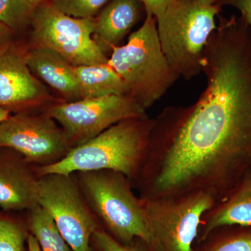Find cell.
Returning <instances> with one entry per match:
<instances>
[{"mask_svg":"<svg viewBox=\"0 0 251 251\" xmlns=\"http://www.w3.org/2000/svg\"><path fill=\"white\" fill-rule=\"evenodd\" d=\"M203 53L205 90L153 118L134 187L144 200L188 193L226 199L251 174V27L219 14Z\"/></svg>","mask_w":251,"mask_h":251,"instance_id":"obj_1","label":"cell"},{"mask_svg":"<svg viewBox=\"0 0 251 251\" xmlns=\"http://www.w3.org/2000/svg\"><path fill=\"white\" fill-rule=\"evenodd\" d=\"M154 123L148 116L128 119L112 126L93 139L75 147L52 166L36 168L39 176L79 172L112 171L122 173L134 185L148 153Z\"/></svg>","mask_w":251,"mask_h":251,"instance_id":"obj_2","label":"cell"},{"mask_svg":"<svg viewBox=\"0 0 251 251\" xmlns=\"http://www.w3.org/2000/svg\"><path fill=\"white\" fill-rule=\"evenodd\" d=\"M107 63L121 77L127 97L146 111L180 77L163 53L156 18L151 15L130 34L126 44L112 48Z\"/></svg>","mask_w":251,"mask_h":251,"instance_id":"obj_3","label":"cell"},{"mask_svg":"<svg viewBox=\"0 0 251 251\" xmlns=\"http://www.w3.org/2000/svg\"><path fill=\"white\" fill-rule=\"evenodd\" d=\"M81 192L103 230L122 244L151 243L143 201L130 179L112 171L74 173Z\"/></svg>","mask_w":251,"mask_h":251,"instance_id":"obj_4","label":"cell"},{"mask_svg":"<svg viewBox=\"0 0 251 251\" xmlns=\"http://www.w3.org/2000/svg\"><path fill=\"white\" fill-rule=\"evenodd\" d=\"M223 8L200 0H173L156 18L163 53L185 80L202 72L203 53Z\"/></svg>","mask_w":251,"mask_h":251,"instance_id":"obj_5","label":"cell"},{"mask_svg":"<svg viewBox=\"0 0 251 251\" xmlns=\"http://www.w3.org/2000/svg\"><path fill=\"white\" fill-rule=\"evenodd\" d=\"M151 251H194L202 216L216 204L203 192L144 200Z\"/></svg>","mask_w":251,"mask_h":251,"instance_id":"obj_6","label":"cell"},{"mask_svg":"<svg viewBox=\"0 0 251 251\" xmlns=\"http://www.w3.org/2000/svg\"><path fill=\"white\" fill-rule=\"evenodd\" d=\"M30 25L33 46L52 50L75 67L108 62L94 39V18L72 17L46 1L35 6Z\"/></svg>","mask_w":251,"mask_h":251,"instance_id":"obj_7","label":"cell"},{"mask_svg":"<svg viewBox=\"0 0 251 251\" xmlns=\"http://www.w3.org/2000/svg\"><path fill=\"white\" fill-rule=\"evenodd\" d=\"M38 203L53 219L73 251H94L92 236L102 228L74 174L40 176Z\"/></svg>","mask_w":251,"mask_h":251,"instance_id":"obj_8","label":"cell"},{"mask_svg":"<svg viewBox=\"0 0 251 251\" xmlns=\"http://www.w3.org/2000/svg\"><path fill=\"white\" fill-rule=\"evenodd\" d=\"M73 148L62 127L46 110L17 112L0 122V150L16 151L36 168L56 164Z\"/></svg>","mask_w":251,"mask_h":251,"instance_id":"obj_9","label":"cell"},{"mask_svg":"<svg viewBox=\"0 0 251 251\" xmlns=\"http://www.w3.org/2000/svg\"><path fill=\"white\" fill-rule=\"evenodd\" d=\"M46 111L62 127L74 148L119 122L148 116L146 110L126 95L62 102L50 105Z\"/></svg>","mask_w":251,"mask_h":251,"instance_id":"obj_10","label":"cell"},{"mask_svg":"<svg viewBox=\"0 0 251 251\" xmlns=\"http://www.w3.org/2000/svg\"><path fill=\"white\" fill-rule=\"evenodd\" d=\"M50 99L45 87L28 67L25 54L13 44L0 50V108L25 112Z\"/></svg>","mask_w":251,"mask_h":251,"instance_id":"obj_11","label":"cell"},{"mask_svg":"<svg viewBox=\"0 0 251 251\" xmlns=\"http://www.w3.org/2000/svg\"><path fill=\"white\" fill-rule=\"evenodd\" d=\"M39 174L21 154L0 155V207L29 211L39 204Z\"/></svg>","mask_w":251,"mask_h":251,"instance_id":"obj_12","label":"cell"},{"mask_svg":"<svg viewBox=\"0 0 251 251\" xmlns=\"http://www.w3.org/2000/svg\"><path fill=\"white\" fill-rule=\"evenodd\" d=\"M146 16L141 0H110L94 18L95 40L105 52L111 51Z\"/></svg>","mask_w":251,"mask_h":251,"instance_id":"obj_13","label":"cell"},{"mask_svg":"<svg viewBox=\"0 0 251 251\" xmlns=\"http://www.w3.org/2000/svg\"><path fill=\"white\" fill-rule=\"evenodd\" d=\"M25 59L31 73L60 94L65 102L82 99L75 66L60 54L46 48L33 46L25 53Z\"/></svg>","mask_w":251,"mask_h":251,"instance_id":"obj_14","label":"cell"},{"mask_svg":"<svg viewBox=\"0 0 251 251\" xmlns=\"http://www.w3.org/2000/svg\"><path fill=\"white\" fill-rule=\"evenodd\" d=\"M251 226V174L244 178L228 197L202 216L198 241L202 242L218 227Z\"/></svg>","mask_w":251,"mask_h":251,"instance_id":"obj_15","label":"cell"},{"mask_svg":"<svg viewBox=\"0 0 251 251\" xmlns=\"http://www.w3.org/2000/svg\"><path fill=\"white\" fill-rule=\"evenodd\" d=\"M82 99L109 95H126L125 84L108 64L75 67Z\"/></svg>","mask_w":251,"mask_h":251,"instance_id":"obj_16","label":"cell"},{"mask_svg":"<svg viewBox=\"0 0 251 251\" xmlns=\"http://www.w3.org/2000/svg\"><path fill=\"white\" fill-rule=\"evenodd\" d=\"M28 212V231L36 238L41 251H73L45 209L38 204Z\"/></svg>","mask_w":251,"mask_h":251,"instance_id":"obj_17","label":"cell"},{"mask_svg":"<svg viewBox=\"0 0 251 251\" xmlns=\"http://www.w3.org/2000/svg\"><path fill=\"white\" fill-rule=\"evenodd\" d=\"M239 226L237 232L209 234L202 251H251V226Z\"/></svg>","mask_w":251,"mask_h":251,"instance_id":"obj_18","label":"cell"},{"mask_svg":"<svg viewBox=\"0 0 251 251\" xmlns=\"http://www.w3.org/2000/svg\"><path fill=\"white\" fill-rule=\"evenodd\" d=\"M35 6L30 0H0V21L14 32L31 24Z\"/></svg>","mask_w":251,"mask_h":251,"instance_id":"obj_19","label":"cell"},{"mask_svg":"<svg viewBox=\"0 0 251 251\" xmlns=\"http://www.w3.org/2000/svg\"><path fill=\"white\" fill-rule=\"evenodd\" d=\"M28 234L21 223L0 216V251H25Z\"/></svg>","mask_w":251,"mask_h":251,"instance_id":"obj_20","label":"cell"},{"mask_svg":"<svg viewBox=\"0 0 251 251\" xmlns=\"http://www.w3.org/2000/svg\"><path fill=\"white\" fill-rule=\"evenodd\" d=\"M110 0H50L56 9L78 18H95Z\"/></svg>","mask_w":251,"mask_h":251,"instance_id":"obj_21","label":"cell"},{"mask_svg":"<svg viewBox=\"0 0 251 251\" xmlns=\"http://www.w3.org/2000/svg\"><path fill=\"white\" fill-rule=\"evenodd\" d=\"M92 243L98 251H151L141 239H135L130 244H122L102 229L94 232Z\"/></svg>","mask_w":251,"mask_h":251,"instance_id":"obj_22","label":"cell"},{"mask_svg":"<svg viewBox=\"0 0 251 251\" xmlns=\"http://www.w3.org/2000/svg\"><path fill=\"white\" fill-rule=\"evenodd\" d=\"M220 7L232 6L239 11L240 16L251 27V0H218Z\"/></svg>","mask_w":251,"mask_h":251,"instance_id":"obj_23","label":"cell"},{"mask_svg":"<svg viewBox=\"0 0 251 251\" xmlns=\"http://www.w3.org/2000/svg\"><path fill=\"white\" fill-rule=\"evenodd\" d=\"M143 1L147 15L158 17L171 4L173 0H141Z\"/></svg>","mask_w":251,"mask_h":251,"instance_id":"obj_24","label":"cell"},{"mask_svg":"<svg viewBox=\"0 0 251 251\" xmlns=\"http://www.w3.org/2000/svg\"><path fill=\"white\" fill-rule=\"evenodd\" d=\"M14 33L10 28L0 21V50L12 45Z\"/></svg>","mask_w":251,"mask_h":251,"instance_id":"obj_25","label":"cell"},{"mask_svg":"<svg viewBox=\"0 0 251 251\" xmlns=\"http://www.w3.org/2000/svg\"><path fill=\"white\" fill-rule=\"evenodd\" d=\"M27 251H41L39 243L31 233L28 234L27 239Z\"/></svg>","mask_w":251,"mask_h":251,"instance_id":"obj_26","label":"cell"},{"mask_svg":"<svg viewBox=\"0 0 251 251\" xmlns=\"http://www.w3.org/2000/svg\"><path fill=\"white\" fill-rule=\"evenodd\" d=\"M11 112L12 111L9 110V109L0 108V122L4 121L8 117L11 116Z\"/></svg>","mask_w":251,"mask_h":251,"instance_id":"obj_27","label":"cell"},{"mask_svg":"<svg viewBox=\"0 0 251 251\" xmlns=\"http://www.w3.org/2000/svg\"><path fill=\"white\" fill-rule=\"evenodd\" d=\"M202 4L205 5H209V6H211V5H214L216 4L218 0H200Z\"/></svg>","mask_w":251,"mask_h":251,"instance_id":"obj_28","label":"cell"},{"mask_svg":"<svg viewBox=\"0 0 251 251\" xmlns=\"http://www.w3.org/2000/svg\"><path fill=\"white\" fill-rule=\"evenodd\" d=\"M31 2L34 6H37V5L42 4V3L46 2V1H49L50 0H30Z\"/></svg>","mask_w":251,"mask_h":251,"instance_id":"obj_29","label":"cell"}]
</instances>
